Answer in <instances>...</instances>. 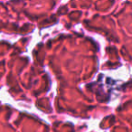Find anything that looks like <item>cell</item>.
Instances as JSON below:
<instances>
[]
</instances>
